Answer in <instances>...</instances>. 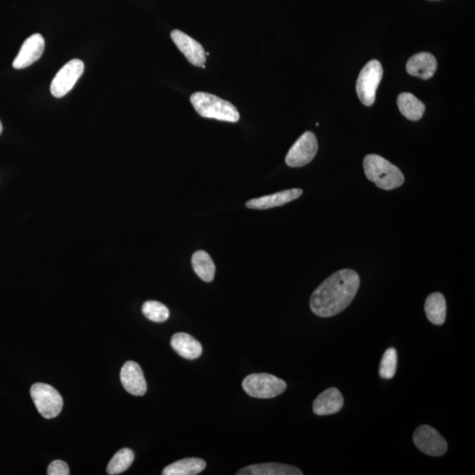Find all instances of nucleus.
Masks as SVG:
<instances>
[{"mask_svg": "<svg viewBox=\"0 0 475 475\" xmlns=\"http://www.w3.org/2000/svg\"><path fill=\"white\" fill-rule=\"evenodd\" d=\"M360 286V277L353 270H340L322 282L311 294L310 308L321 318L335 316L353 302Z\"/></svg>", "mask_w": 475, "mask_h": 475, "instance_id": "1", "label": "nucleus"}, {"mask_svg": "<svg viewBox=\"0 0 475 475\" xmlns=\"http://www.w3.org/2000/svg\"><path fill=\"white\" fill-rule=\"evenodd\" d=\"M364 169L366 177L384 190H395L405 181L401 170L379 155L365 156Z\"/></svg>", "mask_w": 475, "mask_h": 475, "instance_id": "2", "label": "nucleus"}, {"mask_svg": "<svg viewBox=\"0 0 475 475\" xmlns=\"http://www.w3.org/2000/svg\"><path fill=\"white\" fill-rule=\"evenodd\" d=\"M190 103L202 118L230 122H237L239 120V113L234 105L212 93H195L190 96Z\"/></svg>", "mask_w": 475, "mask_h": 475, "instance_id": "3", "label": "nucleus"}, {"mask_svg": "<svg viewBox=\"0 0 475 475\" xmlns=\"http://www.w3.org/2000/svg\"><path fill=\"white\" fill-rule=\"evenodd\" d=\"M243 389L249 396L258 399H271L278 396L286 390L284 380L268 373H253L246 377L242 382Z\"/></svg>", "mask_w": 475, "mask_h": 475, "instance_id": "4", "label": "nucleus"}, {"mask_svg": "<svg viewBox=\"0 0 475 475\" xmlns=\"http://www.w3.org/2000/svg\"><path fill=\"white\" fill-rule=\"evenodd\" d=\"M383 77V68L378 60H371L362 69L357 81V93L359 100L365 106H372L375 103L376 92Z\"/></svg>", "mask_w": 475, "mask_h": 475, "instance_id": "5", "label": "nucleus"}, {"mask_svg": "<svg viewBox=\"0 0 475 475\" xmlns=\"http://www.w3.org/2000/svg\"><path fill=\"white\" fill-rule=\"evenodd\" d=\"M30 395L38 412L45 418L52 419L60 414L64 401L55 388L48 384L35 383L31 387Z\"/></svg>", "mask_w": 475, "mask_h": 475, "instance_id": "6", "label": "nucleus"}, {"mask_svg": "<svg viewBox=\"0 0 475 475\" xmlns=\"http://www.w3.org/2000/svg\"><path fill=\"white\" fill-rule=\"evenodd\" d=\"M318 141L313 132H307L296 141L287 155L285 162L291 168H301L309 164L318 151Z\"/></svg>", "mask_w": 475, "mask_h": 475, "instance_id": "7", "label": "nucleus"}, {"mask_svg": "<svg viewBox=\"0 0 475 475\" xmlns=\"http://www.w3.org/2000/svg\"><path fill=\"white\" fill-rule=\"evenodd\" d=\"M84 69V63L79 59H72L65 64L57 72L50 85L52 96L56 98L67 96L81 77Z\"/></svg>", "mask_w": 475, "mask_h": 475, "instance_id": "8", "label": "nucleus"}, {"mask_svg": "<svg viewBox=\"0 0 475 475\" xmlns=\"http://www.w3.org/2000/svg\"><path fill=\"white\" fill-rule=\"evenodd\" d=\"M413 440L417 448L427 455L443 456L447 451L448 445L437 430L429 425H422L415 431Z\"/></svg>", "mask_w": 475, "mask_h": 475, "instance_id": "9", "label": "nucleus"}, {"mask_svg": "<svg viewBox=\"0 0 475 475\" xmlns=\"http://www.w3.org/2000/svg\"><path fill=\"white\" fill-rule=\"evenodd\" d=\"M171 38L190 64L195 67L205 68L206 52L200 43L185 33L177 30L172 31Z\"/></svg>", "mask_w": 475, "mask_h": 475, "instance_id": "10", "label": "nucleus"}, {"mask_svg": "<svg viewBox=\"0 0 475 475\" xmlns=\"http://www.w3.org/2000/svg\"><path fill=\"white\" fill-rule=\"evenodd\" d=\"M122 385L129 394L143 396L147 391V380L142 369L136 362L128 361L123 365L120 373Z\"/></svg>", "mask_w": 475, "mask_h": 475, "instance_id": "11", "label": "nucleus"}, {"mask_svg": "<svg viewBox=\"0 0 475 475\" xmlns=\"http://www.w3.org/2000/svg\"><path fill=\"white\" fill-rule=\"evenodd\" d=\"M45 42L42 35L35 34L23 42L13 62L14 69H24L38 61L45 52Z\"/></svg>", "mask_w": 475, "mask_h": 475, "instance_id": "12", "label": "nucleus"}, {"mask_svg": "<svg viewBox=\"0 0 475 475\" xmlns=\"http://www.w3.org/2000/svg\"><path fill=\"white\" fill-rule=\"evenodd\" d=\"M303 194V190L300 188H292L281 192H277L273 195H264V197L252 199L246 202V206L249 209L255 210H268L270 208L278 207L296 199L299 198Z\"/></svg>", "mask_w": 475, "mask_h": 475, "instance_id": "13", "label": "nucleus"}, {"mask_svg": "<svg viewBox=\"0 0 475 475\" xmlns=\"http://www.w3.org/2000/svg\"><path fill=\"white\" fill-rule=\"evenodd\" d=\"M343 404L342 393L336 387H330L315 399L313 409L315 415L330 416L340 411Z\"/></svg>", "mask_w": 475, "mask_h": 475, "instance_id": "14", "label": "nucleus"}, {"mask_svg": "<svg viewBox=\"0 0 475 475\" xmlns=\"http://www.w3.org/2000/svg\"><path fill=\"white\" fill-rule=\"evenodd\" d=\"M437 62L433 54L420 52L409 59L407 63L408 74L427 81L433 78L437 71Z\"/></svg>", "mask_w": 475, "mask_h": 475, "instance_id": "15", "label": "nucleus"}, {"mask_svg": "<svg viewBox=\"0 0 475 475\" xmlns=\"http://www.w3.org/2000/svg\"><path fill=\"white\" fill-rule=\"evenodd\" d=\"M171 346L181 357L194 360L201 356L202 347L198 340L186 333H177L171 339Z\"/></svg>", "mask_w": 475, "mask_h": 475, "instance_id": "16", "label": "nucleus"}, {"mask_svg": "<svg viewBox=\"0 0 475 475\" xmlns=\"http://www.w3.org/2000/svg\"><path fill=\"white\" fill-rule=\"evenodd\" d=\"M238 475H302L297 467L280 463H263L244 467Z\"/></svg>", "mask_w": 475, "mask_h": 475, "instance_id": "17", "label": "nucleus"}, {"mask_svg": "<svg viewBox=\"0 0 475 475\" xmlns=\"http://www.w3.org/2000/svg\"><path fill=\"white\" fill-rule=\"evenodd\" d=\"M424 311L426 316L431 324L441 326L445 324L446 318V301L445 297L440 292H435L428 296L425 304H424Z\"/></svg>", "mask_w": 475, "mask_h": 475, "instance_id": "18", "label": "nucleus"}, {"mask_svg": "<svg viewBox=\"0 0 475 475\" xmlns=\"http://www.w3.org/2000/svg\"><path fill=\"white\" fill-rule=\"evenodd\" d=\"M397 105L401 113L411 121H418L425 112V105L412 93H401L398 96Z\"/></svg>", "mask_w": 475, "mask_h": 475, "instance_id": "19", "label": "nucleus"}, {"mask_svg": "<svg viewBox=\"0 0 475 475\" xmlns=\"http://www.w3.org/2000/svg\"><path fill=\"white\" fill-rule=\"evenodd\" d=\"M205 460L198 458H186L171 464L163 470V475H195L205 469Z\"/></svg>", "mask_w": 475, "mask_h": 475, "instance_id": "20", "label": "nucleus"}, {"mask_svg": "<svg viewBox=\"0 0 475 475\" xmlns=\"http://www.w3.org/2000/svg\"><path fill=\"white\" fill-rule=\"evenodd\" d=\"M192 267L195 273L200 277L202 281L210 282L215 277L216 267L212 257L204 250H199L194 253L191 260Z\"/></svg>", "mask_w": 475, "mask_h": 475, "instance_id": "21", "label": "nucleus"}, {"mask_svg": "<svg viewBox=\"0 0 475 475\" xmlns=\"http://www.w3.org/2000/svg\"><path fill=\"white\" fill-rule=\"evenodd\" d=\"M134 452L129 448H123L120 450L108 463L107 467V473L108 474L115 475L125 472L134 462Z\"/></svg>", "mask_w": 475, "mask_h": 475, "instance_id": "22", "label": "nucleus"}, {"mask_svg": "<svg viewBox=\"0 0 475 475\" xmlns=\"http://www.w3.org/2000/svg\"><path fill=\"white\" fill-rule=\"evenodd\" d=\"M142 311L144 316L151 321L162 324L168 320V308L158 301H147L143 304Z\"/></svg>", "mask_w": 475, "mask_h": 475, "instance_id": "23", "label": "nucleus"}, {"mask_svg": "<svg viewBox=\"0 0 475 475\" xmlns=\"http://www.w3.org/2000/svg\"><path fill=\"white\" fill-rule=\"evenodd\" d=\"M397 353L394 348L386 350L380 362L379 376L384 379H393L397 369Z\"/></svg>", "mask_w": 475, "mask_h": 475, "instance_id": "24", "label": "nucleus"}, {"mask_svg": "<svg viewBox=\"0 0 475 475\" xmlns=\"http://www.w3.org/2000/svg\"><path fill=\"white\" fill-rule=\"evenodd\" d=\"M49 475H69L70 474V469L67 463L63 460L57 459L50 463L48 467Z\"/></svg>", "mask_w": 475, "mask_h": 475, "instance_id": "25", "label": "nucleus"}, {"mask_svg": "<svg viewBox=\"0 0 475 475\" xmlns=\"http://www.w3.org/2000/svg\"><path fill=\"white\" fill-rule=\"evenodd\" d=\"M2 130H3V126H2L1 121H0V134L2 133Z\"/></svg>", "mask_w": 475, "mask_h": 475, "instance_id": "26", "label": "nucleus"}]
</instances>
